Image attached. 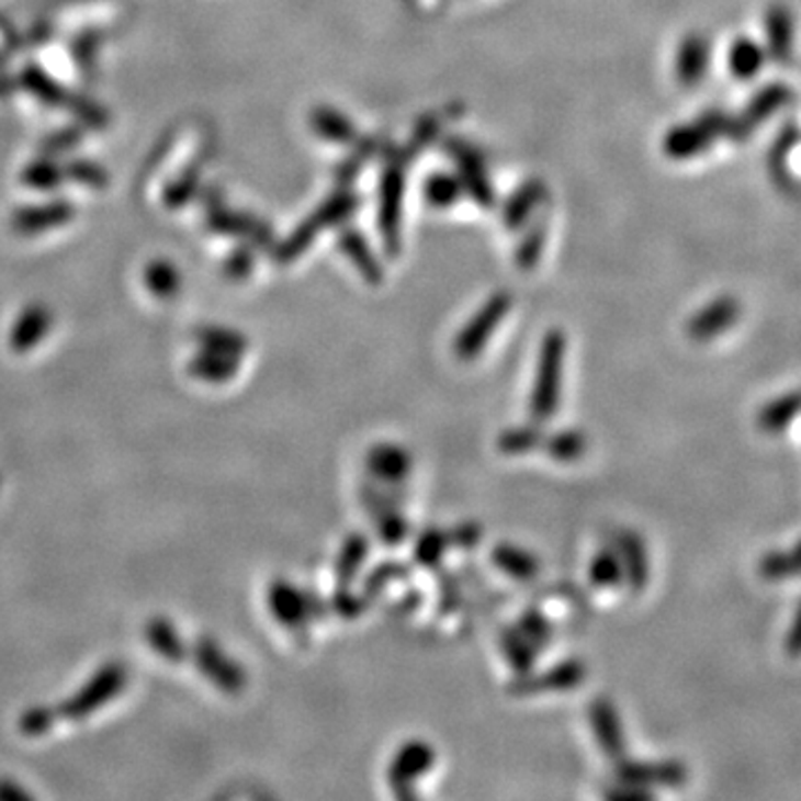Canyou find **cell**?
<instances>
[{
	"mask_svg": "<svg viewBox=\"0 0 801 801\" xmlns=\"http://www.w3.org/2000/svg\"><path fill=\"white\" fill-rule=\"evenodd\" d=\"M588 677V666L577 659H564L550 668H545L543 673H526V675H517L510 684H508V695L512 697H534L541 692H566V690H575L579 688Z\"/></svg>",
	"mask_w": 801,
	"mask_h": 801,
	"instance_id": "277c9868",
	"label": "cell"
},
{
	"mask_svg": "<svg viewBox=\"0 0 801 801\" xmlns=\"http://www.w3.org/2000/svg\"><path fill=\"white\" fill-rule=\"evenodd\" d=\"M428 196L430 201L439 203V205H448L456 199V183L450 181L448 177H437L435 181H430V188H428Z\"/></svg>",
	"mask_w": 801,
	"mask_h": 801,
	"instance_id": "8d00e7d4",
	"label": "cell"
},
{
	"mask_svg": "<svg viewBox=\"0 0 801 801\" xmlns=\"http://www.w3.org/2000/svg\"><path fill=\"white\" fill-rule=\"evenodd\" d=\"M712 63V47L703 34H688L675 54V76L684 88H697L708 76Z\"/></svg>",
	"mask_w": 801,
	"mask_h": 801,
	"instance_id": "4fadbf2b",
	"label": "cell"
},
{
	"mask_svg": "<svg viewBox=\"0 0 801 801\" xmlns=\"http://www.w3.org/2000/svg\"><path fill=\"white\" fill-rule=\"evenodd\" d=\"M194 659L201 673L225 695H240L248 686V675L238 662H234L214 639L203 636L194 646Z\"/></svg>",
	"mask_w": 801,
	"mask_h": 801,
	"instance_id": "8992f818",
	"label": "cell"
},
{
	"mask_svg": "<svg viewBox=\"0 0 801 801\" xmlns=\"http://www.w3.org/2000/svg\"><path fill=\"white\" fill-rule=\"evenodd\" d=\"M786 97H788V88H783V86H770L764 92H759L753 99V105L748 110L751 123L770 119L777 110H781V105H786Z\"/></svg>",
	"mask_w": 801,
	"mask_h": 801,
	"instance_id": "d6a6232c",
	"label": "cell"
},
{
	"mask_svg": "<svg viewBox=\"0 0 801 801\" xmlns=\"http://www.w3.org/2000/svg\"><path fill=\"white\" fill-rule=\"evenodd\" d=\"M510 305H512V298L506 292L493 294L484 305H481V309L459 330L454 346H452L454 357L463 363H470L481 352H484L486 346L490 343L495 330L501 326V320L510 312Z\"/></svg>",
	"mask_w": 801,
	"mask_h": 801,
	"instance_id": "3957f363",
	"label": "cell"
},
{
	"mask_svg": "<svg viewBox=\"0 0 801 801\" xmlns=\"http://www.w3.org/2000/svg\"><path fill=\"white\" fill-rule=\"evenodd\" d=\"M448 548H450L448 530H441L437 526H426L415 537V545H413V561H415V566H419L424 571H437V568H441Z\"/></svg>",
	"mask_w": 801,
	"mask_h": 801,
	"instance_id": "ffe728a7",
	"label": "cell"
},
{
	"mask_svg": "<svg viewBox=\"0 0 801 801\" xmlns=\"http://www.w3.org/2000/svg\"><path fill=\"white\" fill-rule=\"evenodd\" d=\"M435 746L426 740H408L398 746L387 764V786L396 799H417V781L432 770Z\"/></svg>",
	"mask_w": 801,
	"mask_h": 801,
	"instance_id": "7a4b0ae2",
	"label": "cell"
},
{
	"mask_svg": "<svg viewBox=\"0 0 801 801\" xmlns=\"http://www.w3.org/2000/svg\"><path fill=\"white\" fill-rule=\"evenodd\" d=\"M543 439H545V432L541 430V424L530 421V424H523V426L506 428L497 437V450L506 456H521V454L541 450Z\"/></svg>",
	"mask_w": 801,
	"mask_h": 801,
	"instance_id": "7402d4cb",
	"label": "cell"
},
{
	"mask_svg": "<svg viewBox=\"0 0 801 801\" xmlns=\"http://www.w3.org/2000/svg\"><path fill=\"white\" fill-rule=\"evenodd\" d=\"M370 519H372V526L376 530L379 541L387 548L400 545L404 541H408V537L413 534V526L400 510L374 512V515H370Z\"/></svg>",
	"mask_w": 801,
	"mask_h": 801,
	"instance_id": "4316f807",
	"label": "cell"
},
{
	"mask_svg": "<svg viewBox=\"0 0 801 801\" xmlns=\"http://www.w3.org/2000/svg\"><path fill=\"white\" fill-rule=\"evenodd\" d=\"M305 590V601H307V610H309V619L312 621H324L332 614L330 610V601L320 597L316 590L312 588H303Z\"/></svg>",
	"mask_w": 801,
	"mask_h": 801,
	"instance_id": "74e56055",
	"label": "cell"
},
{
	"mask_svg": "<svg viewBox=\"0 0 801 801\" xmlns=\"http://www.w3.org/2000/svg\"><path fill=\"white\" fill-rule=\"evenodd\" d=\"M623 566V584L634 593H644V588L651 582V556H648V548L646 541L641 539V534H636L634 530H619L612 537L610 543Z\"/></svg>",
	"mask_w": 801,
	"mask_h": 801,
	"instance_id": "9c48e42d",
	"label": "cell"
},
{
	"mask_svg": "<svg viewBox=\"0 0 801 801\" xmlns=\"http://www.w3.org/2000/svg\"><path fill=\"white\" fill-rule=\"evenodd\" d=\"M564 361H566V335L550 330L543 337L532 392L528 398L530 421L548 424L556 417L561 406V387H564Z\"/></svg>",
	"mask_w": 801,
	"mask_h": 801,
	"instance_id": "6da1fadb",
	"label": "cell"
},
{
	"mask_svg": "<svg viewBox=\"0 0 801 801\" xmlns=\"http://www.w3.org/2000/svg\"><path fill=\"white\" fill-rule=\"evenodd\" d=\"M799 415H801V390L770 400V404L759 413L757 424L764 432L775 435V432L786 430V426Z\"/></svg>",
	"mask_w": 801,
	"mask_h": 801,
	"instance_id": "d4e9b609",
	"label": "cell"
},
{
	"mask_svg": "<svg viewBox=\"0 0 801 801\" xmlns=\"http://www.w3.org/2000/svg\"><path fill=\"white\" fill-rule=\"evenodd\" d=\"M588 437L582 430H559L554 435H545L541 450L559 461V463H573L579 461L588 452Z\"/></svg>",
	"mask_w": 801,
	"mask_h": 801,
	"instance_id": "603a6c76",
	"label": "cell"
},
{
	"mask_svg": "<svg viewBox=\"0 0 801 801\" xmlns=\"http://www.w3.org/2000/svg\"><path fill=\"white\" fill-rule=\"evenodd\" d=\"M201 343L210 350V352H221V354H229V357H240L248 350V341L246 337H240L236 332L229 330H205L201 335Z\"/></svg>",
	"mask_w": 801,
	"mask_h": 801,
	"instance_id": "1f68e13d",
	"label": "cell"
},
{
	"mask_svg": "<svg viewBox=\"0 0 801 801\" xmlns=\"http://www.w3.org/2000/svg\"><path fill=\"white\" fill-rule=\"evenodd\" d=\"M424 603V595L419 590H410L408 595L400 597L396 603H394V612L396 614H408V612H415L419 606Z\"/></svg>",
	"mask_w": 801,
	"mask_h": 801,
	"instance_id": "ab89813d",
	"label": "cell"
},
{
	"mask_svg": "<svg viewBox=\"0 0 801 801\" xmlns=\"http://www.w3.org/2000/svg\"><path fill=\"white\" fill-rule=\"evenodd\" d=\"M238 368V359L229 357V354H221V352H205L201 357H196L190 365V372L207 383H225L236 374Z\"/></svg>",
	"mask_w": 801,
	"mask_h": 801,
	"instance_id": "484cf974",
	"label": "cell"
},
{
	"mask_svg": "<svg viewBox=\"0 0 801 801\" xmlns=\"http://www.w3.org/2000/svg\"><path fill=\"white\" fill-rule=\"evenodd\" d=\"M768 58L788 60L794 45V16L786 5H772L764 16Z\"/></svg>",
	"mask_w": 801,
	"mask_h": 801,
	"instance_id": "9a60e30c",
	"label": "cell"
},
{
	"mask_svg": "<svg viewBox=\"0 0 801 801\" xmlns=\"http://www.w3.org/2000/svg\"><path fill=\"white\" fill-rule=\"evenodd\" d=\"M766 60H768L766 47L761 43L748 38V36L735 38L729 45V52H726L729 71L737 80H744V83H748V80H753V78L759 76V71L764 69Z\"/></svg>",
	"mask_w": 801,
	"mask_h": 801,
	"instance_id": "e0dca14e",
	"label": "cell"
},
{
	"mask_svg": "<svg viewBox=\"0 0 801 801\" xmlns=\"http://www.w3.org/2000/svg\"><path fill=\"white\" fill-rule=\"evenodd\" d=\"M759 575L768 582H781L801 575V541L788 552H770L761 559Z\"/></svg>",
	"mask_w": 801,
	"mask_h": 801,
	"instance_id": "83f0119b",
	"label": "cell"
},
{
	"mask_svg": "<svg viewBox=\"0 0 801 801\" xmlns=\"http://www.w3.org/2000/svg\"><path fill=\"white\" fill-rule=\"evenodd\" d=\"M149 634H151V644L160 653H163L170 662H183L185 646L181 644V636L177 634V630L168 621H156L151 625Z\"/></svg>",
	"mask_w": 801,
	"mask_h": 801,
	"instance_id": "4dcf8cb0",
	"label": "cell"
},
{
	"mask_svg": "<svg viewBox=\"0 0 801 801\" xmlns=\"http://www.w3.org/2000/svg\"><path fill=\"white\" fill-rule=\"evenodd\" d=\"M588 582L599 590H612L623 584V566L612 545L601 548L588 566Z\"/></svg>",
	"mask_w": 801,
	"mask_h": 801,
	"instance_id": "cb8c5ba5",
	"label": "cell"
},
{
	"mask_svg": "<svg viewBox=\"0 0 801 801\" xmlns=\"http://www.w3.org/2000/svg\"><path fill=\"white\" fill-rule=\"evenodd\" d=\"M359 501L368 515L383 512V510H400L408 504V490H406V484L392 486V484H381V481H374L368 476V481H363L359 488Z\"/></svg>",
	"mask_w": 801,
	"mask_h": 801,
	"instance_id": "d6986e66",
	"label": "cell"
},
{
	"mask_svg": "<svg viewBox=\"0 0 801 801\" xmlns=\"http://www.w3.org/2000/svg\"><path fill=\"white\" fill-rule=\"evenodd\" d=\"M742 316V305L735 296H719L710 301L706 307H701L690 320H688V337L692 341H710L719 335L731 330Z\"/></svg>",
	"mask_w": 801,
	"mask_h": 801,
	"instance_id": "8fae6325",
	"label": "cell"
},
{
	"mask_svg": "<svg viewBox=\"0 0 801 801\" xmlns=\"http://www.w3.org/2000/svg\"><path fill=\"white\" fill-rule=\"evenodd\" d=\"M268 608L274 621L290 634H294L298 644H307L312 619L305 601V590L287 579H274L268 586Z\"/></svg>",
	"mask_w": 801,
	"mask_h": 801,
	"instance_id": "5b68a950",
	"label": "cell"
},
{
	"mask_svg": "<svg viewBox=\"0 0 801 801\" xmlns=\"http://www.w3.org/2000/svg\"><path fill=\"white\" fill-rule=\"evenodd\" d=\"M588 721L599 751L612 761L623 759L628 742L617 706L608 697H595L588 703Z\"/></svg>",
	"mask_w": 801,
	"mask_h": 801,
	"instance_id": "ba28073f",
	"label": "cell"
},
{
	"mask_svg": "<svg viewBox=\"0 0 801 801\" xmlns=\"http://www.w3.org/2000/svg\"><path fill=\"white\" fill-rule=\"evenodd\" d=\"M370 554V539L365 532H350L337 556H335V582L337 586H352L361 575V568Z\"/></svg>",
	"mask_w": 801,
	"mask_h": 801,
	"instance_id": "2e32d148",
	"label": "cell"
},
{
	"mask_svg": "<svg viewBox=\"0 0 801 801\" xmlns=\"http://www.w3.org/2000/svg\"><path fill=\"white\" fill-rule=\"evenodd\" d=\"M617 781L634 783L641 788H677L688 779V770L681 761L664 759V761H636V759H619L614 761Z\"/></svg>",
	"mask_w": 801,
	"mask_h": 801,
	"instance_id": "52a82bcc",
	"label": "cell"
},
{
	"mask_svg": "<svg viewBox=\"0 0 801 801\" xmlns=\"http://www.w3.org/2000/svg\"><path fill=\"white\" fill-rule=\"evenodd\" d=\"M413 467H415V459H413L410 450H406L398 443H390V441L374 443L365 452L368 476L374 481H381V484H392V486L406 484L408 476L413 474Z\"/></svg>",
	"mask_w": 801,
	"mask_h": 801,
	"instance_id": "30bf717a",
	"label": "cell"
},
{
	"mask_svg": "<svg viewBox=\"0 0 801 801\" xmlns=\"http://www.w3.org/2000/svg\"><path fill=\"white\" fill-rule=\"evenodd\" d=\"M437 586H439V612L452 614L463 597H461V579L454 573H448L443 568H437Z\"/></svg>",
	"mask_w": 801,
	"mask_h": 801,
	"instance_id": "836d02e7",
	"label": "cell"
},
{
	"mask_svg": "<svg viewBox=\"0 0 801 801\" xmlns=\"http://www.w3.org/2000/svg\"><path fill=\"white\" fill-rule=\"evenodd\" d=\"M515 625L532 641V644L539 648V653L545 651L552 644L554 634H556L552 619L543 610H539V608H526L519 614V619H517Z\"/></svg>",
	"mask_w": 801,
	"mask_h": 801,
	"instance_id": "f1b7e54d",
	"label": "cell"
},
{
	"mask_svg": "<svg viewBox=\"0 0 801 801\" xmlns=\"http://www.w3.org/2000/svg\"><path fill=\"white\" fill-rule=\"evenodd\" d=\"M499 648L515 675H526L534 670L539 648L517 625H504L499 630Z\"/></svg>",
	"mask_w": 801,
	"mask_h": 801,
	"instance_id": "ac0fdd59",
	"label": "cell"
},
{
	"mask_svg": "<svg viewBox=\"0 0 801 801\" xmlns=\"http://www.w3.org/2000/svg\"><path fill=\"white\" fill-rule=\"evenodd\" d=\"M786 653L790 657H799L801 655V606L792 619V625L786 634Z\"/></svg>",
	"mask_w": 801,
	"mask_h": 801,
	"instance_id": "f35d334b",
	"label": "cell"
},
{
	"mask_svg": "<svg viewBox=\"0 0 801 801\" xmlns=\"http://www.w3.org/2000/svg\"><path fill=\"white\" fill-rule=\"evenodd\" d=\"M608 799L612 801H641V799H653V792L648 788H641L634 783H623L619 781L614 788L603 792Z\"/></svg>",
	"mask_w": 801,
	"mask_h": 801,
	"instance_id": "d590c367",
	"label": "cell"
},
{
	"mask_svg": "<svg viewBox=\"0 0 801 801\" xmlns=\"http://www.w3.org/2000/svg\"><path fill=\"white\" fill-rule=\"evenodd\" d=\"M328 601H330V610L346 621L359 619L361 614H365V610L372 603L363 593H357L350 586H337V590L332 593V597Z\"/></svg>",
	"mask_w": 801,
	"mask_h": 801,
	"instance_id": "f546056e",
	"label": "cell"
},
{
	"mask_svg": "<svg viewBox=\"0 0 801 801\" xmlns=\"http://www.w3.org/2000/svg\"><path fill=\"white\" fill-rule=\"evenodd\" d=\"M490 561L501 575H506L515 582H521V584L534 582L541 573L539 556L532 554L530 550L517 545V543H510V541L497 543L490 550Z\"/></svg>",
	"mask_w": 801,
	"mask_h": 801,
	"instance_id": "5bb4252c",
	"label": "cell"
},
{
	"mask_svg": "<svg viewBox=\"0 0 801 801\" xmlns=\"http://www.w3.org/2000/svg\"><path fill=\"white\" fill-rule=\"evenodd\" d=\"M481 539H484V528L476 521H461L448 530V541L452 548L459 550H474Z\"/></svg>",
	"mask_w": 801,
	"mask_h": 801,
	"instance_id": "e575fe53",
	"label": "cell"
},
{
	"mask_svg": "<svg viewBox=\"0 0 801 801\" xmlns=\"http://www.w3.org/2000/svg\"><path fill=\"white\" fill-rule=\"evenodd\" d=\"M717 112L712 114H703L701 119L679 125L675 127L668 136H666V151L673 158H690V156H699L701 151H706L710 147V143L724 134V123H714Z\"/></svg>",
	"mask_w": 801,
	"mask_h": 801,
	"instance_id": "7c38bea8",
	"label": "cell"
},
{
	"mask_svg": "<svg viewBox=\"0 0 801 801\" xmlns=\"http://www.w3.org/2000/svg\"><path fill=\"white\" fill-rule=\"evenodd\" d=\"M413 577V566L406 564V561L400 559H387V561H381V564H376L365 577H363V584H361V593L370 599V601H376L390 584H398V582H408Z\"/></svg>",
	"mask_w": 801,
	"mask_h": 801,
	"instance_id": "44dd1931",
	"label": "cell"
}]
</instances>
